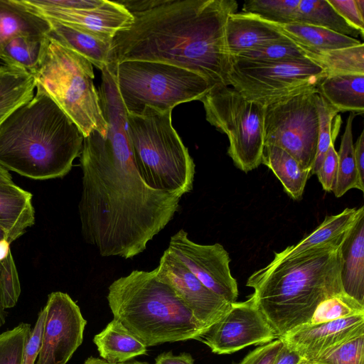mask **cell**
I'll list each match as a JSON object with an SVG mask.
<instances>
[{
  "label": "cell",
  "mask_w": 364,
  "mask_h": 364,
  "mask_svg": "<svg viewBox=\"0 0 364 364\" xmlns=\"http://www.w3.org/2000/svg\"><path fill=\"white\" fill-rule=\"evenodd\" d=\"M306 57L303 50L287 37L241 53L231 60L253 63L278 62Z\"/></svg>",
  "instance_id": "obj_35"
},
{
  "label": "cell",
  "mask_w": 364,
  "mask_h": 364,
  "mask_svg": "<svg viewBox=\"0 0 364 364\" xmlns=\"http://www.w3.org/2000/svg\"><path fill=\"white\" fill-rule=\"evenodd\" d=\"M46 52L31 73L45 91L77 124L85 137L97 131L105 138L104 117L93 80L92 64L48 36Z\"/></svg>",
  "instance_id": "obj_7"
},
{
  "label": "cell",
  "mask_w": 364,
  "mask_h": 364,
  "mask_svg": "<svg viewBox=\"0 0 364 364\" xmlns=\"http://www.w3.org/2000/svg\"><path fill=\"white\" fill-rule=\"evenodd\" d=\"M347 231L322 246L272 261L247 279L246 285L254 289L255 304L277 338L306 324L323 300L344 292L339 248Z\"/></svg>",
  "instance_id": "obj_3"
},
{
  "label": "cell",
  "mask_w": 364,
  "mask_h": 364,
  "mask_svg": "<svg viewBox=\"0 0 364 364\" xmlns=\"http://www.w3.org/2000/svg\"><path fill=\"white\" fill-rule=\"evenodd\" d=\"M49 36V35H48ZM20 36L7 41L0 50V60L32 73L41 62L49 37Z\"/></svg>",
  "instance_id": "obj_30"
},
{
  "label": "cell",
  "mask_w": 364,
  "mask_h": 364,
  "mask_svg": "<svg viewBox=\"0 0 364 364\" xmlns=\"http://www.w3.org/2000/svg\"><path fill=\"white\" fill-rule=\"evenodd\" d=\"M30 10L48 19L105 37L129 27L133 22L130 12L117 1H107L93 9H68L48 6L41 0H21Z\"/></svg>",
  "instance_id": "obj_16"
},
{
  "label": "cell",
  "mask_w": 364,
  "mask_h": 364,
  "mask_svg": "<svg viewBox=\"0 0 364 364\" xmlns=\"http://www.w3.org/2000/svg\"><path fill=\"white\" fill-rule=\"evenodd\" d=\"M48 6L68 9H93L103 4L105 0H41Z\"/></svg>",
  "instance_id": "obj_44"
},
{
  "label": "cell",
  "mask_w": 364,
  "mask_h": 364,
  "mask_svg": "<svg viewBox=\"0 0 364 364\" xmlns=\"http://www.w3.org/2000/svg\"><path fill=\"white\" fill-rule=\"evenodd\" d=\"M80 162L81 234L102 257L134 258L180 209L183 195L150 188L132 152L111 150L97 131L85 137Z\"/></svg>",
  "instance_id": "obj_1"
},
{
  "label": "cell",
  "mask_w": 364,
  "mask_h": 364,
  "mask_svg": "<svg viewBox=\"0 0 364 364\" xmlns=\"http://www.w3.org/2000/svg\"><path fill=\"white\" fill-rule=\"evenodd\" d=\"M357 115L350 112L338 154V170L332 192L336 198L343 196L347 191L356 188L364 191L360 184L354 157L353 140V122Z\"/></svg>",
  "instance_id": "obj_32"
},
{
  "label": "cell",
  "mask_w": 364,
  "mask_h": 364,
  "mask_svg": "<svg viewBox=\"0 0 364 364\" xmlns=\"http://www.w3.org/2000/svg\"><path fill=\"white\" fill-rule=\"evenodd\" d=\"M361 314H364V304L342 292L323 300L306 324H317Z\"/></svg>",
  "instance_id": "obj_37"
},
{
  "label": "cell",
  "mask_w": 364,
  "mask_h": 364,
  "mask_svg": "<svg viewBox=\"0 0 364 364\" xmlns=\"http://www.w3.org/2000/svg\"><path fill=\"white\" fill-rule=\"evenodd\" d=\"M364 334V314L317 324H305L279 339L303 358L314 360L328 349Z\"/></svg>",
  "instance_id": "obj_17"
},
{
  "label": "cell",
  "mask_w": 364,
  "mask_h": 364,
  "mask_svg": "<svg viewBox=\"0 0 364 364\" xmlns=\"http://www.w3.org/2000/svg\"><path fill=\"white\" fill-rule=\"evenodd\" d=\"M48 20L51 28L49 35L60 44L82 55L100 70L109 65L112 38Z\"/></svg>",
  "instance_id": "obj_21"
},
{
  "label": "cell",
  "mask_w": 364,
  "mask_h": 364,
  "mask_svg": "<svg viewBox=\"0 0 364 364\" xmlns=\"http://www.w3.org/2000/svg\"><path fill=\"white\" fill-rule=\"evenodd\" d=\"M355 2L359 13L364 18V0H355Z\"/></svg>",
  "instance_id": "obj_50"
},
{
  "label": "cell",
  "mask_w": 364,
  "mask_h": 364,
  "mask_svg": "<svg viewBox=\"0 0 364 364\" xmlns=\"http://www.w3.org/2000/svg\"><path fill=\"white\" fill-rule=\"evenodd\" d=\"M83 364H150L147 362H142L136 360H129L124 363H107L102 358L90 356L87 358L83 363Z\"/></svg>",
  "instance_id": "obj_48"
},
{
  "label": "cell",
  "mask_w": 364,
  "mask_h": 364,
  "mask_svg": "<svg viewBox=\"0 0 364 364\" xmlns=\"http://www.w3.org/2000/svg\"><path fill=\"white\" fill-rule=\"evenodd\" d=\"M318 91L338 112H364V74L326 76Z\"/></svg>",
  "instance_id": "obj_25"
},
{
  "label": "cell",
  "mask_w": 364,
  "mask_h": 364,
  "mask_svg": "<svg viewBox=\"0 0 364 364\" xmlns=\"http://www.w3.org/2000/svg\"><path fill=\"white\" fill-rule=\"evenodd\" d=\"M11 244L0 228V328L6 323V309L16 305L21 294L20 280Z\"/></svg>",
  "instance_id": "obj_33"
},
{
  "label": "cell",
  "mask_w": 364,
  "mask_h": 364,
  "mask_svg": "<svg viewBox=\"0 0 364 364\" xmlns=\"http://www.w3.org/2000/svg\"><path fill=\"white\" fill-rule=\"evenodd\" d=\"M314 360L323 364H364V334L328 349Z\"/></svg>",
  "instance_id": "obj_39"
},
{
  "label": "cell",
  "mask_w": 364,
  "mask_h": 364,
  "mask_svg": "<svg viewBox=\"0 0 364 364\" xmlns=\"http://www.w3.org/2000/svg\"><path fill=\"white\" fill-rule=\"evenodd\" d=\"M339 258L343 291L364 304V210L347 231Z\"/></svg>",
  "instance_id": "obj_19"
},
{
  "label": "cell",
  "mask_w": 364,
  "mask_h": 364,
  "mask_svg": "<svg viewBox=\"0 0 364 364\" xmlns=\"http://www.w3.org/2000/svg\"><path fill=\"white\" fill-rule=\"evenodd\" d=\"M294 23L321 27L354 38L363 36L338 15L328 0H300Z\"/></svg>",
  "instance_id": "obj_29"
},
{
  "label": "cell",
  "mask_w": 364,
  "mask_h": 364,
  "mask_svg": "<svg viewBox=\"0 0 364 364\" xmlns=\"http://www.w3.org/2000/svg\"><path fill=\"white\" fill-rule=\"evenodd\" d=\"M154 364H194V359L188 353L173 355L171 351L160 353Z\"/></svg>",
  "instance_id": "obj_45"
},
{
  "label": "cell",
  "mask_w": 364,
  "mask_h": 364,
  "mask_svg": "<svg viewBox=\"0 0 364 364\" xmlns=\"http://www.w3.org/2000/svg\"><path fill=\"white\" fill-rule=\"evenodd\" d=\"M287 38L274 23L252 14L234 13L229 16L225 39L230 59L241 53Z\"/></svg>",
  "instance_id": "obj_18"
},
{
  "label": "cell",
  "mask_w": 364,
  "mask_h": 364,
  "mask_svg": "<svg viewBox=\"0 0 364 364\" xmlns=\"http://www.w3.org/2000/svg\"><path fill=\"white\" fill-rule=\"evenodd\" d=\"M156 271L159 278L173 288L206 330L230 306L231 303L204 286L168 248L161 257Z\"/></svg>",
  "instance_id": "obj_15"
},
{
  "label": "cell",
  "mask_w": 364,
  "mask_h": 364,
  "mask_svg": "<svg viewBox=\"0 0 364 364\" xmlns=\"http://www.w3.org/2000/svg\"><path fill=\"white\" fill-rule=\"evenodd\" d=\"M45 307L43 337L36 364H67L82 343L87 321L67 293L51 292Z\"/></svg>",
  "instance_id": "obj_14"
},
{
  "label": "cell",
  "mask_w": 364,
  "mask_h": 364,
  "mask_svg": "<svg viewBox=\"0 0 364 364\" xmlns=\"http://www.w3.org/2000/svg\"><path fill=\"white\" fill-rule=\"evenodd\" d=\"M334 10L350 26L364 34V18L359 13L355 0H328Z\"/></svg>",
  "instance_id": "obj_43"
},
{
  "label": "cell",
  "mask_w": 364,
  "mask_h": 364,
  "mask_svg": "<svg viewBox=\"0 0 364 364\" xmlns=\"http://www.w3.org/2000/svg\"><path fill=\"white\" fill-rule=\"evenodd\" d=\"M318 89L306 91L265 106L264 145L278 146L311 171L317 149Z\"/></svg>",
  "instance_id": "obj_11"
},
{
  "label": "cell",
  "mask_w": 364,
  "mask_h": 364,
  "mask_svg": "<svg viewBox=\"0 0 364 364\" xmlns=\"http://www.w3.org/2000/svg\"><path fill=\"white\" fill-rule=\"evenodd\" d=\"M277 337L253 296L233 302L228 311L199 338L214 353L230 354L252 345H264Z\"/></svg>",
  "instance_id": "obj_12"
},
{
  "label": "cell",
  "mask_w": 364,
  "mask_h": 364,
  "mask_svg": "<svg viewBox=\"0 0 364 364\" xmlns=\"http://www.w3.org/2000/svg\"><path fill=\"white\" fill-rule=\"evenodd\" d=\"M338 170V154L331 144L316 173L318 179L322 188L326 192H332L336 179Z\"/></svg>",
  "instance_id": "obj_41"
},
{
  "label": "cell",
  "mask_w": 364,
  "mask_h": 364,
  "mask_svg": "<svg viewBox=\"0 0 364 364\" xmlns=\"http://www.w3.org/2000/svg\"><path fill=\"white\" fill-rule=\"evenodd\" d=\"M326 77L306 57L270 63L231 60L227 82L246 99L265 107L318 89Z\"/></svg>",
  "instance_id": "obj_10"
},
{
  "label": "cell",
  "mask_w": 364,
  "mask_h": 364,
  "mask_svg": "<svg viewBox=\"0 0 364 364\" xmlns=\"http://www.w3.org/2000/svg\"><path fill=\"white\" fill-rule=\"evenodd\" d=\"M0 183H14L12 176L8 171L0 166Z\"/></svg>",
  "instance_id": "obj_49"
},
{
  "label": "cell",
  "mask_w": 364,
  "mask_h": 364,
  "mask_svg": "<svg viewBox=\"0 0 364 364\" xmlns=\"http://www.w3.org/2000/svg\"><path fill=\"white\" fill-rule=\"evenodd\" d=\"M306 57L318 65L326 76L364 74V45L318 53L304 52Z\"/></svg>",
  "instance_id": "obj_31"
},
{
  "label": "cell",
  "mask_w": 364,
  "mask_h": 364,
  "mask_svg": "<svg viewBox=\"0 0 364 364\" xmlns=\"http://www.w3.org/2000/svg\"><path fill=\"white\" fill-rule=\"evenodd\" d=\"M298 364H323L314 360L303 358Z\"/></svg>",
  "instance_id": "obj_51"
},
{
  "label": "cell",
  "mask_w": 364,
  "mask_h": 364,
  "mask_svg": "<svg viewBox=\"0 0 364 364\" xmlns=\"http://www.w3.org/2000/svg\"><path fill=\"white\" fill-rule=\"evenodd\" d=\"M107 299L114 318L146 347L198 340L206 331L156 268L133 270L114 280Z\"/></svg>",
  "instance_id": "obj_5"
},
{
  "label": "cell",
  "mask_w": 364,
  "mask_h": 364,
  "mask_svg": "<svg viewBox=\"0 0 364 364\" xmlns=\"http://www.w3.org/2000/svg\"><path fill=\"white\" fill-rule=\"evenodd\" d=\"M283 342L277 338L250 352L237 364H273Z\"/></svg>",
  "instance_id": "obj_42"
},
{
  "label": "cell",
  "mask_w": 364,
  "mask_h": 364,
  "mask_svg": "<svg viewBox=\"0 0 364 364\" xmlns=\"http://www.w3.org/2000/svg\"><path fill=\"white\" fill-rule=\"evenodd\" d=\"M261 164L267 166L280 181L284 191L293 199L302 197L311 171L284 149L273 145H264Z\"/></svg>",
  "instance_id": "obj_28"
},
{
  "label": "cell",
  "mask_w": 364,
  "mask_h": 364,
  "mask_svg": "<svg viewBox=\"0 0 364 364\" xmlns=\"http://www.w3.org/2000/svg\"><path fill=\"white\" fill-rule=\"evenodd\" d=\"M168 249L208 289L229 303L236 301L237 283L230 272L229 254L221 244L196 243L181 229L171 236Z\"/></svg>",
  "instance_id": "obj_13"
},
{
  "label": "cell",
  "mask_w": 364,
  "mask_h": 364,
  "mask_svg": "<svg viewBox=\"0 0 364 364\" xmlns=\"http://www.w3.org/2000/svg\"><path fill=\"white\" fill-rule=\"evenodd\" d=\"M206 120L229 140L228 154L247 173L257 168L264 146V106L246 99L230 85L213 86L200 100Z\"/></svg>",
  "instance_id": "obj_9"
},
{
  "label": "cell",
  "mask_w": 364,
  "mask_h": 364,
  "mask_svg": "<svg viewBox=\"0 0 364 364\" xmlns=\"http://www.w3.org/2000/svg\"><path fill=\"white\" fill-rule=\"evenodd\" d=\"M171 112L145 107L137 114L127 112L132 151L147 186L183 196L193 190L196 166L172 125Z\"/></svg>",
  "instance_id": "obj_6"
},
{
  "label": "cell",
  "mask_w": 364,
  "mask_h": 364,
  "mask_svg": "<svg viewBox=\"0 0 364 364\" xmlns=\"http://www.w3.org/2000/svg\"><path fill=\"white\" fill-rule=\"evenodd\" d=\"M133 22L112 38L109 63L162 62L193 71L213 86L228 85L225 39L235 0H120Z\"/></svg>",
  "instance_id": "obj_2"
},
{
  "label": "cell",
  "mask_w": 364,
  "mask_h": 364,
  "mask_svg": "<svg viewBox=\"0 0 364 364\" xmlns=\"http://www.w3.org/2000/svg\"><path fill=\"white\" fill-rule=\"evenodd\" d=\"M288 38L304 52L318 53L360 44L359 40L326 28L301 23L277 24Z\"/></svg>",
  "instance_id": "obj_27"
},
{
  "label": "cell",
  "mask_w": 364,
  "mask_h": 364,
  "mask_svg": "<svg viewBox=\"0 0 364 364\" xmlns=\"http://www.w3.org/2000/svg\"><path fill=\"white\" fill-rule=\"evenodd\" d=\"M107 67L127 112L134 114L145 107L172 111L179 104L200 100L213 87L193 71L162 62L127 60Z\"/></svg>",
  "instance_id": "obj_8"
},
{
  "label": "cell",
  "mask_w": 364,
  "mask_h": 364,
  "mask_svg": "<svg viewBox=\"0 0 364 364\" xmlns=\"http://www.w3.org/2000/svg\"><path fill=\"white\" fill-rule=\"evenodd\" d=\"M31 331L29 323H21L0 333V364H21L24 346Z\"/></svg>",
  "instance_id": "obj_38"
},
{
  "label": "cell",
  "mask_w": 364,
  "mask_h": 364,
  "mask_svg": "<svg viewBox=\"0 0 364 364\" xmlns=\"http://www.w3.org/2000/svg\"><path fill=\"white\" fill-rule=\"evenodd\" d=\"M316 105L318 114V135L316 156L311 169V176L316 174L331 144L339 132L341 119L338 113L318 92Z\"/></svg>",
  "instance_id": "obj_34"
},
{
  "label": "cell",
  "mask_w": 364,
  "mask_h": 364,
  "mask_svg": "<svg viewBox=\"0 0 364 364\" xmlns=\"http://www.w3.org/2000/svg\"><path fill=\"white\" fill-rule=\"evenodd\" d=\"M300 0H249L243 4L242 12L255 14L277 24L294 23Z\"/></svg>",
  "instance_id": "obj_36"
},
{
  "label": "cell",
  "mask_w": 364,
  "mask_h": 364,
  "mask_svg": "<svg viewBox=\"0 0 364 364\" xmlns=\"http://www.w3.org/2000/svg\"><path fill=\"white\" fill-rule=\"evenodd\" d=\"M363 210V206L358 209L347 208L338 214L326 216L312 232L297 244L289 246L280 252H275L272 262L293 257L330 242L344 234Z\"/></svg>",
  "instance_id": "obj_26"
},
{
  "label": "cell",
  "mask_w": 364,
  "mask_h": 364,
  "mask_svg": "<svg viewBox=\"0 0 364 364\" xmlns=\"http://www.w3.org/2000/svg\"><path fill=\"white\" fill-rule=\"evenodd\" d=\"M32 196L14 183H0V228L11 243L35 223Z\"/></svg>",
  "instance_id": "obj_20"
},
{
  "label": "cell",
  "mask_w": 364,
  "mask_h": 364,
  "mask_svg": "<svg viewBox=\"0 0 364 364\" xmlns=\"http://www.w3.org/2000/svg\"><path fill=\"white\" fill-rule=\"evenodd\" d=\"M100 358L107 363H119L146 354L147 347L118 320H112L94 336Z\"/></svg>",
  "instance_id": "obj_23"
},
{
  "label": "cell",
  "mask_w": 364,
  "mask_h": 364,
  "mask_svg": "<svg viewBox=\"0 0 364 364\" xmlns=\"http://www.w3.org/2000/svg\"><path fill=\"white\" fill-rule=\"evenodd\" d=\"M354 157L360 184L364 186V131L354 144Z\"/></svg>",
  "instance_id": "obj_47"
},
{
  "label": "cell",
  "mask_w": 364,
  "mask_h": 364,
  "mask_svg": "<svg viewBox=\"0 0 364 364\" xmlns=\"http://www.w3.org/2000/svg\"><path fill=\"white\" fill-rule=\"evenodd\" d=\"M46 318L45 306L41 309L33 330L25 344L21 364H35L41 350Z\"/></svg>",
  "instance_id": "obj_40"
},
{
  "label": "cell",
  "mask_w": 364,
  "mask_h": 364,
  "mask_svg": "<svg viewBox=\"0 0 364 364\" xmlns=\"http://www.w3.org/2000/svg\"><path fill=\"white\" fill-rule=\"evenodd\" d=\"M302 358L298 352L283 342L273 364H298Z\"/></svg>",
  "instance_id": "obj_46"
},
{
  "label": "cell",
  "mask_w": 364,
  "mask_h": 364,
  "mask_svg": "<svg viewBox=\"0 0 364 364\" xmlns=\"http://www.w3.org/2000/svg\"><path fill=\"white\" fill-rule=\"evenodd\" d=\"M0 126V166L34 180L63 178L85 136L41 87Z\"/></svg>",
  "instance_id": "obj_4"
},
{
  "label": "cell",
  "mask_w": 364,
  "mask_h": 364,
  "mask_svg": "<svg viewBox=\"0 0 364 364\" xmlns=\"http://www.w3.org/2000/svg\"><path fill=\"white\" fill-rule=\"evenodd\" d=\"M36 88L29 71L4 63L0 65V126L33 97Z\"/></svg>",
  "instance_id": "obj_24"
},
{
  "label": "cell",
  "mask_w": 364,
  "mask_h": 364,
  "mask_svg": "<svg viewBox=\"0 0 364 364\" xmlns=\"http://www.w3.org/2000/svg\"><path fill=\"white\" fill-rule=\"evenodd\" d=\"M50 30L48 20L30 10L21 0H0V50L14 37L46 36Z\"/></svg>",
  "instance_id": "obj_22"
}]
</instances>
